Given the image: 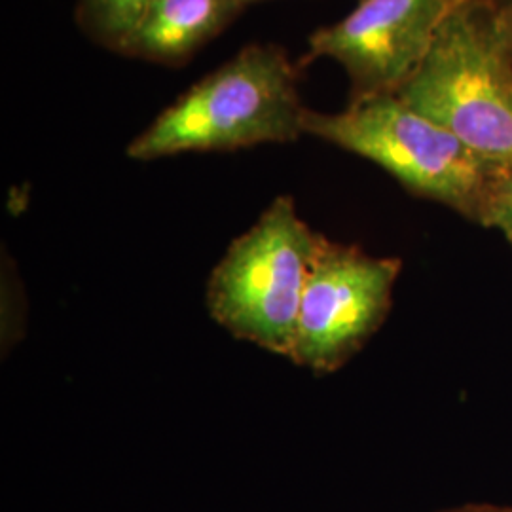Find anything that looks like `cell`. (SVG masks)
Here are the masks:
<instances>
[{
    "label": "cell",
    "mask_w": 512,
    "mask_h": 512,
    "mask_svg": "<svg viewBox=\"0 0 512 512\" xmlns=\"http://www.w3.org/2000/svg\"><path fill=\"white\" fill-rule=\"evenodd\" d=\"M397 95L512 171V23L490 0H459Z\"/></svg>",
    "instance_id": "obj_1"
},
{
    "label": "cell",
    "mask_w": 512,
    "mask_h": 512,
    "mask_svg": "<svg viewBox=\"0 0 512 512\" xmlns=\"http://www.w3.org/2000/svg\"><path fill=\"white\" fill-rule=\"evenodd\" d=\"M304 112L298 69L287 52L251 44L167 107L129 143L128 156L150 162L184 152L293 143L304 135Z\"/></svg>",
    "instance_id": "obj_2"
},
{
    "label": "cell",
    "mask_w": 512,
    "mask_h": 512,
    "mask_svg": "<svg viewBox=\"0 0 512 512\" xmlns=\"http://www.w3.org/2000/svg\"><path fill=\"white\" fill-rule=\"evenodd\" d=\"M302 128L304 135L382 167L410 194L480 226L495 183L505 173L410 109L397 93L351 101L342 112L306 109Z\"/></svg>",
    "instance_id": "obj_3"
},
{
    "label": "cell",
    "mask_w": 512,
    "mask_h": 512,
    "mask_svg": "<svg viewBox=\"0 0 512 512\" xmlns=\"http://www.w3.org/2000/svg\"><path fill=\"white\" fill-rule=\"evenodd\" d=\"M319 241L293 198L277 196L209 274L205 306L211 319L234 338L291 359Z\"/></svg>",
    "instance_id": "obj_4"
},
{
    "label": "cell",
    "mask_w": 512,
    "mask_h": 512,
    "mask_svg": "<svg viewBox=\"0 0 512 512\" xmlns=\"http://www.w3.org/2000/svg\"><path fill=\"white\" fill-rule=\"evenodd\" d=\"M403 260L321 236L302 296L291 361L317 376L348 365L382 329Z\"/></svg>",
    "instance_id": "obj_5"
},
{
    "label": "cell",
    "mask_w": 512,
    "mask_h": 512,
    "mask_svg": "<svg viewBox=\"0 0 512 512\" xmlns=\"http://www.w3.org/2000/svg\"><path fill=\"white\" fill-rule=\"evenodd\" d=\"M459 0H359L308 42L302 65L329 57L348 74L349 103L397 93L429 52L440 23Z\"/></svg>",
    "instance_id": "obj_6"
},
{
    "label": "cell",
    "mask_w": 512,
    "mask_h": 512,
    "mask_svg": "<svg viewBox=\"0 0 512 512\" xmlns=\"http://www.w3.org/2000/svg\"><path fill=\"white\" fill-rule=\"evenodd\" d=\"M239 0H152L116 48L129 57L181 63L238 16Z\"/></svg>",
    "instance_id": "obj_7"
},
{
    "label": "cell",
    "mask_w": 512,
    "mask_h": 512,
    "mask_svg": "<svg viewBox=\"0 0 512 512\" xmlns=\"http://www.w3.org/2000/svg\"><path fill=\"white\" fill-rule=\"evenodd\" d=\"M150 2L152 0H80L78 18L95 40L116 50Z\"/></svg>",
    "instance_id": "obj_8"
},
{
    "label": "cell",
    "mask_w": 512,
    "mask_h": 512,
    "mask_svg": "<svg viewBox=\"0 0 512 512\" xmlns=\"http://www.w3.org/2000/svg\"><path fill=\"white\" fill-rule=\"evenodd\" d=\"M482 226L497 230L512 249V171H505L495 183Z\"/></svg>",
    "instance_id": "obj_9"
},
{
    "label": "cell",
    "mask_w": 512,
    "mask_h": 512,
    "mask_svg": "<svg viewBox=\"0 0 512 512\" xmlns=\"http://www.w3.org/2000/svg\"><path fill=\"white\" fill-rule=\"evenodd\" d=\"M442 512H512L511 507H495V505H463L458 509H448Z\"/></svg>",
    "instance_id": "obj_10"
},
{
    "label": "cell",
    "mask_w": 512,
    "mask_h": 512,
    "mask_svg": "<svg viewBox=\"0 0 512 512\" xmlns=\"http://www.w3.org/2000/svg\"><path fill=\"white\" fill-rule=\"evenodd\" d=\"M494 6H497L507 18L511 19L512 23V0H490Z\"/></svg>",
    "instance_id": "obj_11"
},
{
    "label": "cell",
    "mask_w": 512,
    "mask_h": 512,
    "mask_svg": "<svg viewBox=\"0 0 512 512\" xmlns=\"http://www.w3.org/2000/svg\"><path fill=\"white\" fill-rule=\"evenodd\" d=\"M239 2L245 6V4H249V2H256V0H239Z\"/></svg>",
    "instance_id": "obj_12"
}]
</instances>
